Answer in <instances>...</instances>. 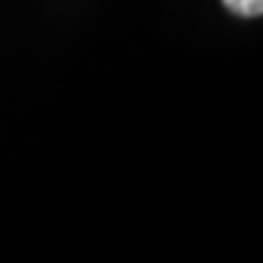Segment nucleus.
I'll use <instances>...</instances> for the list:
<instances>
[{
    "label": "nucleus",
    "mask_w": 263,
    "mask_h": 263,
    "mask_svg": "<svg viewBox=\"0 0 263 263\" xmlns=\"http://www.w3.org/2000/svg\"><path fill=\"white\" fill-rule=\"evenodd\" d=\"M222 3L241 17H258L263 12V0H222Z\"/></svg>",
    "instance_id": "1"
}]
</instances>
